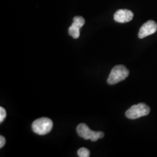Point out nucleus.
I'll return each instance as SVG.
<instances>
[{"instance_id":"1","label":"nucleus","mask_w":157,"mask_h":157,"mask_svg":"<svg viewBox=\"0 0 157 157\" xmlns=\"http://www.w3.org/2000/svg\"><path fill=\"white\" fill-rule=\"evenodd\" d=\"M31 127H32V130L36 134L44 135L48 134L52 130L53 127V122L49 118H39L32 123Z\"/></svg>"},{"instance_id":"2","label":"nucleus","mask_w":157,"mask_h":157,"mask_svg":"<svg viewBox=\"0 0 157 157\" xmlns=\"http://www.w3.org/2000/svg\"><path fill=\"white\" fill-rule=\"evenodd\" d=\"M129 71L123 65H117L111 70L107 79L108 84H116L124 80L129 76Z\"/></svg>"},{"instance_id":"3","label":"nucleus","mask_w":157,"mask_h":157,"mask_svg":"<svg viewBox=\"0 0 157 157\" xmlns=\"http://www.w3.org/2000/svg\"><path fill=\"white\" fill-rule=\"evenodd\" d=\"M76 132L78 135L85 140H90L93 142L97 141L98 139L103 138L104 133L102 132H96L89 128L86 124H79L76 127Z\"/></svg>"},{"instance_id":"4","label":"nucleus","mask_w":157,"mask_h":157,"mask_svg":"<svg viewBox=\"0 0 157 157\" xmlns=\"http://www.w3.org/2000/svg\"><path fill=\"white\" fill-rule=\"evenodd\" d=\"M150 113V108L146 104L140 103L131 106L125 113L126 117L130 119H136L145 117Z\"/></svg>"},{"instance_id":"5","label":"nucleus","mask_w":157,"mask_h":157,"mask_svg":"<svg viewBox=\"0 0 157 157\" xmlns=\"http://www.w3.org/2000/svg\"><path fill=\"white\" fill-rule=\"evenodd\" d=\"M85 23V20L82 16H76L74 17L73 23L68 29V34L74 39H78L80 36V29Z\"/></svg>"},{"instance_id":"6","label":"nucleus","mask_w":157,"mask_h":157,"mask_svg":"<svg viewBox=\"0 0 157 157\" xmlns=\"http://www.w3.org/2000/svg\"><path fill=\"white\" fill-rule=\"evenodd\" d=\"M157 31V23L154 21H148L145 23L140 29L138 33V37L143 39L145 37L154 34Z\"/></svg>"},{"instance_id":"7","label":"nucleus","mask_w":157,"mask_h":157,"mask_svg":"<svg viewBox=\"0 0 157 157\" xmlns=\"http://www.w3.org/2000/svg\"><path fill=\"white\" fill-rule=\"evenodd\" d=\"M134 17L132 11L127 9H121L117 10L113 15V19L118 23H124L131 21Z\"/></svg>"},{"instance_id":"8","label":"nucleus","mask_w":157,"mask_h":157,"mask_svg":"<svg viewBox=\"0 0 157 157\" xmlns=\"http://www.w3.org/2000/svg\"><path fill=\"white\" fill-rule=\"evenodd\" d=\"M77 154L79 157H89L90 156V151L86 148H81L78 149Z\"/></svg>"},{"instance_id":"9","label":"nucleus","mask_w":157,"mask_h":157,"mask_svg":"<svg viewBox=\"0 0 157 157\" xmlns=\"http://www.w3.org/2000/svg\"><path fill=\"white\" fill-rule=\"evenodd\" d=\"M7 116V112L3 107H0V122L2 123Z\"/></svg>"},{"instance_id":"10","label":"nucleus","mask_w":157,"mask_h":157,"mask_svg":"<svg viewBox=\"0 0 157 157\" xmlns=\"http://www.w3.org/2000/svg\"><path fill=\"white\" fill-rule=\"evenodd\" d=\"M5 143H6V140L5 137L2 136V135H1V136H0V148H2V147L5 145Z\"/></svg>"}]
</instances>
